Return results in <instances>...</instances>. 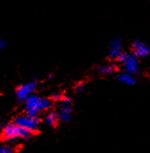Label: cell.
Listing matches in <instances>:
<instances>
[{
	"label": "cell",
	"instance_id": "6da1fadb",
	"mask_svg": "<svg viewBox=\"0 0 150 153\" xmlns=\"http://www.w3.org/2000/svg\"><path fill=\"white\" fill-rule=\"evenodd\" d=\"M33 134V131L19 127L16 125L15 123H9L7 124L4 129L2 132V136L5 140H16L17 139H28L32 137Z\"/></svg>",
	"mask_w": 150,
	"mask_h": 153
},
{
	"label": "cell",
	"instance_id": "7a4b0ae2",
	"mask_svg": "<svg viewBox=\"0 0 150 153\" xmlns=\"http://www.w3.org/2000/svg\"><path fill=\"white\" fill-rule=\"evenodd\" d=\"M40 120L38 117H32L29 115H19L15 119L14 123L19 127L27 129L33 132L37 131L40 126Z\"/></svg>",
	"mask_w": 150,
	"mask_h": 153
},
{
	"label": "cell",
	"instance_id": "3957f363",
	"mask_svg": "<svg viewBox=\"0 0 150 153\" xmlns=\"http://www.w3.org/2000/svg\"><path fill=\"white\" fill-rule=\"evenodd\" d=\"M37 86L38 84L36 81H31L20 86L16 91V97L19 101H25L29 97L33 95V93L37 88Z\"/></svg>",
	"mask_w": 150,
	"mask_h": 153
},
{
	"label": "cell",
	"instance_id": "277c9868",
	"mask_svg": "<svg viewBox=\"0 0 150 153\" xmlns=\"http://www.w3.org/2000/svg\"><path fill=\"white\" fill-rule=\"evenodd\" d=\"M40 100L41 97L37 95H32L25 100V108L27 115L37 117L40 113Z\"/></svg>",
	"mask_w": 150,
	"mask_h": 153
},
{
	"label": "cell",
	"instance_id": "5b68a950",
	"mask_svg": "<svg viewBox=\"0 0 150 153\" xmlns=\"http://www.w3.org/2000/svg\"><path fill=\"white\" fill-rule=\"evenodd\" d=\"M123 67L127 73L134 76L139 72V61L138 59L133 54L129 53L126 60L123 63Z\"/></svg>",
	"mask_w": 150,
	"mask_h": 153
},
{
	"label": "cell",
	"instance_id": "8992f818",
	"mask_svg": "<svg viewBox=\"0 0 150 153\" xmlns=\"http://www.w3.org/2000/svg\"><path fill=\"white\" fill-rule=\"evenodd\" d=\"M122 51H123V45H122L121 38L119 36L112 38L110 42V51H109L110 59L117 60L118 57Z\"/></svg>",
	"mask_w": 150,
	"mask_h": 153
},
{
	"label": "cell",
	"instance_id": "52a82bcc",
	"mask_svg": "<svg viewBox=\"0 0 150 153\" xmlns=\"http://www.w3.org/2000/svg\"><path fill=\"white\" fill-rule=\"evenodd\" d=\"M132 50H133V54L138 59V58H145L146 57L149 52L150 50L148 48V46L144 42H141L139 40H137L133 42L132 44Z\"/></svg>",
	"mask_w": 150,
	"mask_h": 153
},
{
	"label": "cell",
	"instance_id": "ba28073f",
	"mask_svg": "<svg viewBox=\"0 0 150 153\" xmlns=\"http://www.w3.org/2000/svg\"><path fill=\"white\" fill-rule=\"evenodd\" d=\"M117 80L120 83H123L126 85H130V86H133L137 83V80L134 78V76H132L127 72L119 73L117 76Z\"/></svg>",
	"mask_w": 150,
	"mask_h": 153
},
{
	"label": "cell",
	"instance_id": "9c48e42d",
	"mask_svg": "<svg viewBox=\"0 0 150 153\" xmlns=\"http://www.w3.org/2000/svg\"><path fill=\"white\" fill-rule=\"evenodd\" d=\"M72 108L69 105H64L59 112V119L65 123H68L72 119Z\"/></svg>",
	"mask_w": 150,
	"mask_h": 153
},
{
	"label": "cell",
	"instance_id": "30bf717a",
	"mask_svg": "<svg viewBox=\"0 0 150 153\" xmlns=\"http://www.w3.org/2000/svg\"><path fill=\"white\" fill-rule=\"evenodd\" d=\"M118 70V68L114 64H104L99 67V72L103 75H110L115 73Z\"/></svg>",
	"mask_w": 150,
	"mask_h": 153
},
{
	"label": "cell",
	"instance_id": "8fae6325",
	"mask_svg": "<svg viewBox=\"0 0 150 153\" xmlns=\"http://www.w3.org/2000/svg\"><path fill=\"white\" fill-rule=\"evenodd\" d=\"M58 121V115L55 112L49 113L48 115L46 116V119H45L46 123L50 126H54L55 124H57Z\"/></svg>",
	"mask_w": 150,
	"mask_h": 153
},
{
	"label": "cell",
	"instance_id": "7c38bea8",
	"mask_svg": "<svg viewBox=\"0 0 150 153\" xmlns=\"http://www.w3.org/2000/svg\"><path fill=\"white\" fill-rule=\"evenodd\" d=\"M51 105H52V103L50 99L41 97V100H40V110L41 111L48 110L51 107Z\"/></svg>",
	"mask_w": 150,
	"mask_h": 153
},
{
	"label": "cell",
	"instance_id": "4fadbf2b",
	"mask_svg": "<svg viewBox=\"0 0 150 153\" xmlns=\"http://www.w3.org/2000/svg\"><path fill=\"white\" fill-rule=\"evenodd\" d=\"M128 54L129 53H127V52H125V51H122L120 54V56L118 57V59H117V60L120 62V63H124V61L126 60V59H127V57H128Z\"/></svg>",
	"mask_w": 150,
	"mask_h": 153
},
{
	"label": "cell",
	"instance_id": "5bb4252c",
	"mask_svg": "<svg viewBox=\"0 0 150 153\" xmlns=\"http://www.w3.org/2000/svg\"><path fill=\"white\" fill-rule=\"evenodd\" d=\"M0 153H15L7 146H0Z\"/></svg>",
	"mask_w": 150,
	"mask_h": 153
},
{
	"label": "cell",
	"instance_id": "9a60e30c",
	"mask_svg": "<svg viewBox=\"0 0 150 153\" xmlns=\"http://www.w3.org/2000/svg\"><path fill=\"white\" fill-rule=\"evenodd\" d=\"M7 47V41L5 39L0 38V51L4 50Z\"/></svg>",
	"mask_w": 150,
	"mask_h": 153
},
{
	"label": "cell",
	"instance_id": "2e32d148",
	"mask_svg": "<svg viewBox=\"0 0 150 153\" xmlns=\"http://www.w3.org/2000/svg\"><path fill=\"white\" fill-rule=\"evenodd\" d=\"M84 89H85V85L83 83H78L76 86V90L78 92H82V91H84Z\"/></svg>",
	"mask_w": 150,
	"mask_h": 153
},
{
	"label": "cell",
	"instance_id": "e0dca14e",
	"mask_svg": "<svg viewBox=\"0 0 150 153\" xmlns=\"http://www.w3.org/2000/svg\"><path fill=\"white\" fill-rule=\"evenodd\" d=\"M61 99H62V97H61V96H60L58 93L54 94V95L52 96V100H54V101H59V100H61Z\"/></svg>",
	"mask_w": 150,
	"mask_h": 153
},
{
	"label": "cell",
	"instance_id": "ac0fdd59",
	"mask_svg": "<svg viewBox=\"0 0 150 153\" xmlns=\"http://www.w3.org/2000/svg\"><path fill=\"white\" fill-rule=\"evenodd\" d=\"M61 101H62V103L64 104V105H69V104H70V98H68V97H63L62 99H61Z\"/></svg>",
	"mask_w": 150,
	"mask_h": 153
},
{
	"label": "cell",
	"instance_id": "d6986e66",
	"mask_svg": "<svg viewBox=\"0 0 150 153\" xmlns=\"http://www.w3.org/2000/svg\"><path fill=\"white\" fill-rule=\"evenodd\" d=\"M52 78H53V76H52V75H50V76H48V79H49V80H50Z\"/></svg>",
	"mask_w": 150,
	"mask_h": 153
},
{
	"label": "cell",
	"instance_id": "ffe728a7",
	"mask_svg": "<svg viewBox=\"0 0 150 153\" xmlns=\"http://www.w3.org/2000/svg\"><path fill=\"white\" fill-rule=\"evenodd\" d=\"M0 128H1V125H0Z\"/></svg>",
	"mask_w": 150,
	"mask_h": 153
}]
</instances>
